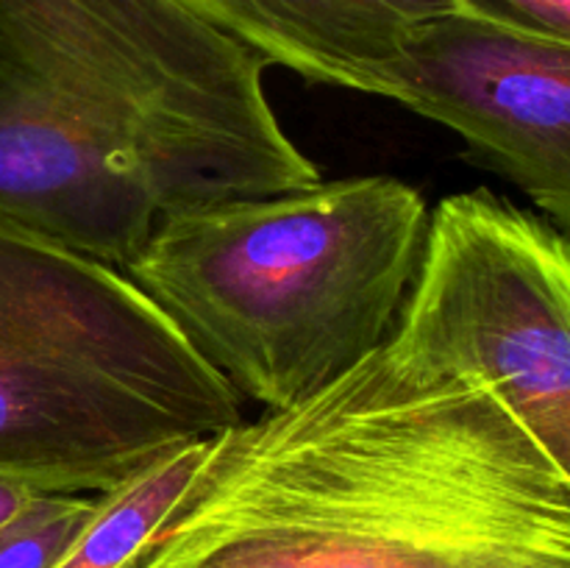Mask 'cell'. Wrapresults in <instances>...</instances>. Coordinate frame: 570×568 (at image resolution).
<instances>
[{"label": "cell", "instance_id": "cell-1", "mask_svg": "<svg viewBox=\"0 0 570 568\" xmlns=\"http://www.w3.org/2000/svg\"><path fill=\"white\" fill-rule=\"evenodd\" d=\"M128 568H570V482L482 379L390 337L215 434Z\"/></svg>", "mask_w": 570, "mask_h": 568}, {"label": "cell", "instance_id": "cell-2", "mask_svg": "<svg viewBox=\"0 0 570 568\" xmlns=\"http://www.w3.org/2000/svg\"><path fill=\"white\" fill-rule=\"evenodd\" d=\"M429 215L395 176L321 178L167 212L126 273L239 395L282 410L387 343Z\"/></svg>", "mask_w": 570, "mask_h": 568}, {"label": "cell", "instance_id": "cell-3", "mask_svg": "<svg viewBox=\"0 0 570 568\" xmlns=\"http://www.w3.org/2000/svg\"><path fill=\"white\" fill-rule=\"evenodd\" d=\"M243 421V395L128 278L0 217V477L104 493Z\"/></svg>", "mask_w": 570, "mask_h": 568}, {"label": "cell", "instance_id": "cell-4", "mask_svg": "<svg viewBox=\"0 0 570 568\" xmlns=\"http://www.w3.org/2000/svg\"><path fill=\"white\" fill-rule=\"evenodd\" d=\"M265 70L181 0H0V84L72 117L161 215L321 182Z\"/></svg>", "mask_w": 570, "mask_h": 568}, {"label": "cell", "instance_id": "cell-5", "mask_svg": "<svg viewBox=\"0 0 570 568\" xmlns=\"http://www.w3.org/2000/svg\"><path fill=\"white\" fill-rule=\"evenodd\" d=\"M390 337L482 379L570 482V232L490 189L449 195Z\"/></svg>", "mask_w": 570, "mask_h": 568}, {"label": "cell", "instance_id": "cell-6", "mask_svg": "<svg viewBox=\"0 0 570 568\" xmlns=\"http://www.w3.org/2000/svg\"><path fill=\"white\" fill-rule=\"evenodd\" d=\"M440 123L468 159L570 232V42L465 6L412 33L367 84Z\"/></svg>", "mask_w": 570, "mask_h": 568}, {"label": "cell", "instance_id": "cell-7", "mask_svg": "<svg viewBox=\"0 0 570 568\" xmlns=\"http://www.w3.org/2000/svg\"><path fill=\"white\" fill-rule=\"evenodd\" d=\"M0 217L126 271L161 209L72 117L0 84Z\"/></svg>", "mask_w": 570, "mask_h": 568}, {"label": "cell", "instance_id": "cell-8", "mask_svg": "<svg viewBox=\"0 0 570 568\" xmlns=\"http://www.w3.org/2000/svg\"><path fill=\"white\" fill-rule=\"evenodd\" d=\"M278 65L328 87L367 92L371 78L438 17L465 0H181Z\"/></svg>", "mask_w": 570, "mask_h": 568}, {"label": "cell", "instance_id": "cell-9", "mask_svg": "<svg viewBox=\"0 0 570 568\" xmlns=\"http://www.w3.org/2000/svg\"><path fill=\"white\" fill-rule=\"evenodd\" d=\"M209 440L176 445L111 490L98 493L95 512L56 568H128L178 505L209 451Z\"/></svg>", "mask_w": 570, "mask_h": 568}, {"label": "cell", "instance_id": "cell-10", "mask_svg": "<svg viewBox=\"0 0 570 568\" xmlns=\"http://www.w3.org/2000/svg\"><path fill=\"white\" fill-rule=\"evenodd\" d=\"M98 493H33L0 529V568H56L83 523Z\"/></svg>", "mask_w": 570, "mask_h": 568}, {"label": "cell", "instance_id": "cell-11", "mask_svg": "<svg viewBox=\"0 0 570 568\" xmlns=\"http://www.w3.org/2000/svg\"><path fill=\"white\" fill-rule=\"evenodd\" d=\"M465 6L570 42V0H465Z\"/></svg>", "mask_w": 570, "mask_h": 568}, {"label": "cell", "instance_id": "cell-12", "mask_svg": "<svg viewBox=\"0 0 570 568\" xmlns=\"http://www.w3.org/2000/svg\"><path fill=\"white\" fill-rule=\"evenodd\" d=\"M33 493H39V490L17 482V479L0 477V529H3L6 523H9L22 507H26V501L31 499Z\"/></svg>", "mask_w": 570, "mask_h": 568}]
</instances>
